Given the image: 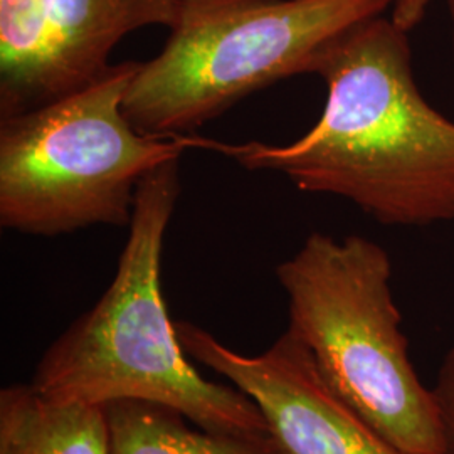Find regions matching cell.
Returning <instances> with one entry per match:
<instances>
[{"label": "cell", "instance_id": "cell-1", "mask_svg": "<svg viewBox=\"0 0 454 454\" xmlns=\"http://www.w3.org/2000/svg\"><path fill=\"white\" fill-rule=\"evenodd\" d=\"M406 31L369 19L325 52V108L286 145L200 137L246 170H271L305 192L343 197L384 226L454 223V121L422 97Z\"/></svg>", "mask_w": 454, "mask_h": 454}, {"label": "cell", "instance_id": "cell-2", "mask_svg": "<svg viewBox=\"0 0 454 454\" xmlns=\"http://www.w3.org/2000/svg\"><path fill=\"white\" fill-rule=\"evenodd\" d=\"M179 194V160L142 180L114 281L93 309L49 345L31 384L66 403L148 401L209 431L271 434L260 407L243 390L197 372L168 315L163 241Z\"/></svg>", "mask_w": 454, "mask_h": 454}, {"label": "cell", "instance_id": "cell-3", "mask_svg": "<svg viewBox=\"0 0 454 454\" xmlns=\"http://www.w3.org/2000/svg\"><path fill=\"white\" fill-rule=\"evenodd\" d=\"M394 0H182L162 51L123 99L135 130L177 137L256 91L315 74L325 52Z\"/></svg>", "mask_w": 454, "mask_h": 454}, {"label": "cell", "instance_id": "cell-4", "mask_svg": "<svg viewBox=\"0 0 454 454\" xmlns=\"http://www.w3.org/2000/svg\"><path fill=\"white\" fill-rule=\"evenodd\" d=\"M288 330L328 387L399 448L442 454L431 389L409 356L389 253L364 236L313 232L276 266Z\"/></svg>", "mask_w": 454, "mask_h": 454}, {"label": "cell", "instance_id": "cell-5", "mask_svg": "<svg viewBox=\"0 0 454 454\" xmlns=\"http://www.w3.org/2000/svg\"><path fill=\"white\" fill-rule=\"evenodd\" d=\"M140 61L112 65L95 82L0 121V224L59 236L130 226L148 174L200 148L199 135L150 137L123 99Z\"/></svg>", "mask_w": 454, "mask_h": 454}, {"label": "cell", "instance_id": "cell-6", "mask_svg": "<svg viewBox=\"0 0 454 454\" xmlns=\"http://www.w3.org/2000/svg\"><path fill=\"white\" fill-rule=\"evenodd\" d=\"M176 328L189 357L223 375L260 407L285 454H414L330 389L290 330L260 356H244L187 320L176 322Z\"/></svg>", "mask_w": 454, "mask_h": 454}, {"label": "cell", "instance_id": "cell-7", "mask_svg": "<svg viewBox=\"0 0 454 454\" xmlns=\"http://www.w3.org/2000/svg\"><path fill=\"white\" fill-rule=\"evenodd\" d=\"M182 0H51L41 103L95 82L114 46L145 26L172 27Z\"/></svg>", "mask_w": 454, "mask_h": 454}, {"label": "cell", "instance_id": "cell-8", "mask_svg": "<svg viewBox=\"0 0 454 454\" xmlns=\"http://www.w3.org/2000/svg\"><path fill=\"white\" fill-rule=\"evenodd\" d=\"M0 454H112L106 406L52 399L33 384L0 390Z\"/></svg>", "mask_w": 454, "mask_h": 454}, {"label": "cell", "instance_id": "cell-9", "mask_svg": "<svg viewBox=\"0 0 454 454\" xmlns=\"http://www.w3.org/2000/svg\"><path fill=\"white\" fill-rule=\"evenodd\" d=\"M106 412L112 454H285L271 434L209 431L157 403L116 401Z\"/></svg>", "mask_w": 454, "mask_h": 454}, {"label": "cell", "instance_id": "cell-10", "mask_svg": "<svg viewBox=\"0 0 454 454\" xmlns=\"http://www.w3.org/2000/svg\"><path fill=\"white\" fill-rule=\"evenodd\" d=\"M51 0H0V114L41 103Z\"/></svg>", "mask_w": 454, "mask_h": 454}, {"label": "cell", "instance_id": "cell-11", "mask_svg": "<svg viewBox=\"0 0 454 454\" xmlns=\"http://www.w3.org/2000/svg\"><path fill=\"white\" fill-rule=\"evenodd\" d=\"M442 438V454H454V345L439 365L431 387Z\"/></svg>", "mask_w": 454, "mask_h": 454}, {"label": "cell", "instance_id": "cell-12", "mask_svg": "<svg viewBox=\"0 0 454 454\" xmlns=\"http://www.w3.org/2000/svg\"><path fill=\"white\" fill-rule=\"evenodd\" d=\"M433 0H394L390 19L406 33L419 26Z\"/></svg>", "mask_w": 454, "mask_h": 454}, {"label": "cell", "instance_id": "cell-13", "mask_svg": "<svg viewBox=\"0 0 454 454\" xmlns=\"http://www.w3.org/2000/svg\"><path fill=\"white\" fill-rule=\"evenodd\" d=\"M448 9L451 17V31H453V54H454V0H448Z\"/></svg>", "mask_w": 454, "mask_h": 454}]
</instances>
